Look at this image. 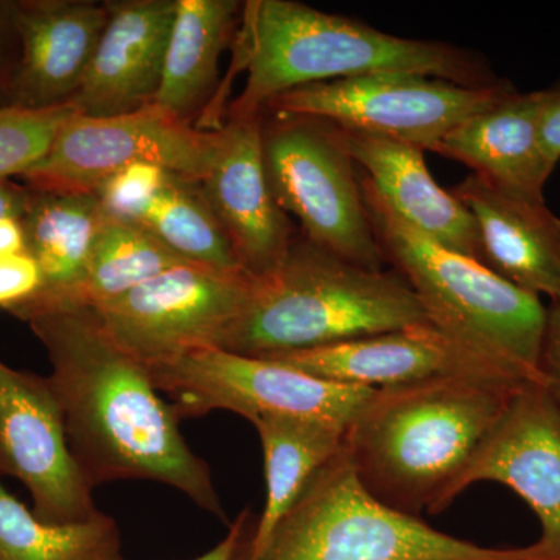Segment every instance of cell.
<instances>
[{"label": "cell", "instance_id": "1", "mask_svg": "<svg viewBox=\"0 0 560 560\" xmlns=\"http://www.w3.org/2000/svg\"><path fill=\"white\" fill-rule=\"evenodd\" d=\"M13 316L31 326L49 355L70 451L92 488L162 482L226 518L209 466L180 434L175 408L154 388L149 370L110 340L90 311L33 308Z\"/></svg>", "mask_w": 560, "mask_h": 560}, {"label": "cell", "instance_id": "2", "mask_svg": "<svg viewBox=\"0 0 560 560\" xmlns=\"http://www.w3.org/2000/svg\"><path fill=\"white\" fill-rule=\"evenodd\" d=\"M523 385L445 377L375 389L346 430L361 485L416 517L447 510L460 475Z\"/></svg>", "mask_w": 560, "mask_h": 560}, {"label": "cell", "instance_id": "3", "mask_svg": "<svg viewBox=\"0 0 560 560\" xmlns=\"http://www.w3.org/2000/svg\"><path fill=\"white\" fill-rule=\"evenodd\" d=\"M241 21L237 68L246 81L231 119L261 116L272 98L296 88L375 73H415L471 88L501 81L469 49L400 38L301 2L250 0Z\"/></svg>", "mask_w": 560, "mask_h": 560}, {"label": "cell", "instance_id": "4", "mask_svg": "<svg viewBox=\"0 0 560 560\" xmlns=\"http://www.w3.org/2000/svg\"><path fill=\"white\" fill-rule=\"evenodd\" d=\"M420 323L429 316L399 272L360 267L296 234L278 270L256 279L220 349L276 359Z\"/></svg>", "mask_w": 560, "mask_h": 560}, {"label": "cell", "instance_id": "5", "mask_svg": "<svg viewBox=\"0 0 560 560\" xmlns=\"http://www.w3.org/2000/svg\"><path fill=\"white\" fill-rule=\"evenodd\" d=\"M359 180L383 259L407 280L430 323L523 381L540 383L547 316L540 298L420 234L389 208L360 168Z\"/></svg>", "mask_w": 560, "mask_h": 560}, {"label": "cell", "instance_id": "6", "mask_svg": "<svg viewBox=\"0 0 560 560\" xmlns=\"http://www.w3.org/2000/svg\"><path fill=\"white\" fill-rule=\"evenodd\" d=\"M246 550V548H245ZM242 560H551L536 544L486 548L393 510L361 485L345 445Z\"/></svg>", "mask_w": 560, "mask_h": 560}, {"label": "cell", "instance_id": "7", "mask_svg": "<svg viewBox=\"0 0 560 560\" xmlns=\"http://www.w3.org/2000/svg\"><path fill=\"white\" fill-rule=\"evenodd\" d=\"M261 147L272 195L301 221L302 235L341 259L385 270L341 128L318 117L271 114L261 125Z\"/></svg>", "mask_w": 560, "mask_h": 560}, {"label": "cell", "instance_id": "8", "mask_svg": "<svg viewBox=\"0 0 560 560\" xmlns=\"http://www.w3.org/2000/svg\"><path fill=\"white\" fill-rule=\"evenodd\" d=\"M154 388L167 394L180 418L231 411L248 419L296 418L348 430L375 389L315 377L278 360L195 349L147 368Z\"/></svg>", "mask_w": 560, "mask_h": 560}, {"label": "cell", "instance_id": "9", "mask_svg": "<svg viewBox=\"0 0 560 560\" xmlns=\"http://www.w3.org/2000/svg\"><path fill=\"white\" fill-rule=\"evenodd\" d=\"M515 91L508 80L471 88L415 73H375L296 88L272 98L265 110L318 117L345 130L433 151L460 121Z\"/></svg>", "mask_w": 560, "mask_h": 560}, {"label": "cell", "instance_id": "10", "mask_svg": "<svg viewBox=\"0 0 560 560\" xmlns=\"http://www.w3.org/2000/svg\"><path fill=\"white\" fill-rule=\"evenodd\" d=\"M220 128L191 127L154 103L121 116L75 113L43 160L20 179L33 190L94 194L114 173L147 162L201 183L215 160Z\"/></svg>", "mask_w": 560, "mask_h": 560}, {"label": "cell", "instance_id": "11", "mask_svg": "<svg viewBox=\"0 0 560 560\" xmlns=\"http://www.w3.org/2000/svg\"><path fill=\"white\" fill-rule=\"evenodd\" d=\"M254 285L246 272L186 261L90 312L110 340L151 368L221 348Z\"/></svg>", "mask_w": 560, "mask_h": 560}, {"label": "cell", "instance_id": "12", "mask_svg": "<svg viewBox=\"0 0 560 560\" xmlns=\"http://www.w3.org/2000/svg\"><path fill=\"white\" fill-rule=\"evenodd\" d=\"M0 475L31 492L39 521L66 525L102 514L73 458L65 415L49 377L0 361Z\"/></svg>", "mask_w": 560, "mask_h": 560}, {"label": "cell", "instance_id": "13", "mask_svg": "<svg viewBox=\"0 0 560 560\" xmlns=\"http://www.w3.org/2000/svg\"><path fill=\"white\" fill-rule=\"evenodd\" d=\"M481 481L500 482L525 500L540 522L537 547L560 560V407L540 383L515 390L453 497Z\"/></svg>", "mask_w": 560, "mask_h": 560}, {"label": "cell", "instance_id": "14", "mask_svg": "<svg viewBox=\"0 0 560 560\" xmlns=\"http://www.w3.org/2000/svg\"><path fill=\"white\" fill-rule=\"evenodd\" d=\"M271 360L324 381L371 389L396 388L445 377L528 383L431 323L412 324Z\"/></svg>", "mask_w": 560, "mask_h": 560}, {"label": "cell", "instance_id": "15", "mask_svg": "<svg viewBox=\"0 0 560 560\" xmlns=\"http://www.w3.org/2000/svg\"><path fill=\"white\" fill-rule=\"evenodd\" d=\"M261 125L264 114L223 125L215 160L200 183L238 265L253 279L278 270L296 237L289 215L272 195Z\"/></svg>", "mask_w": 560, "mask_h": 560}, {"label": "cell", "instance_id": "16", "mask_svg": "<svg viewBox=\"0 0 560 560\" xmlns=\"http://www.w3.org/2000/svg\"><path fill=\"white\" fill-rule=\"evenodd\" d=\"M106 22V3L14 2L20 60L10 88V108L40 110L69 105L83 84Z\"/></svg>", "mask_w": 560, "mask_h": 560}, {"label": "cell", "instance_id": "17", "mask_svg": "<svg viewBox=\"0 0 560 560\" xmlns=\"http://www.w3.org/2000/svg\"><path fill=\"white\" fill-rule=\"evenodd\" d=\"M105 3L108 22L83 84L69 103L80 116H121L153 105L178 9V0Z\"/></svg>", "mask_w": 560, "mask_h": 560}, {"label": "cell", "instance_id": "18", "mask_svg": "<svg viewBox=\"0 0 560 560\" xmlns=\"http://www.w3.org/2000/svg\"><path fill=\"white\" fill-rule=\"evenodd\" d=\"M452 194L474 217L482 265L526 293L560 301V219L545 198L501 189L475 173Z\"/></svg>", "mask_w": 560, "mask_h": 560}, {"label": "cell", "instance_id": "19", "mask_svg": "<svg viewBox=\"0 0 560 560\" xmlns=\"http://www.w3.org/2000/svg\"><path fill=\"white\" fill-rule=\"evenodd\" d=\"M341 130L357 167L401 220L445 248L480 261L474 217L430 175L422 150L381 136Z\"/></svg>", "mask_w": 560, "mask_h": 560}, {"label": "cell", "instance_id": "20", "mask_svg": "<svg viewBox=\"0 0 560 560\" xmlns=\"http://www.w3.org/2000/svg\"><path fill=\"white\" fill-rule=\"evenodd\" d=\"M544 91H515L490 108L453 128L434 147V153L463 162L475 175L501 189L544 198V187L555 167L545 158L539 138Z\"/></svg>", "mask_w": 560, "mask_h": 560}, {"label": "cell", "instance_id": "21", "mask_svg": "<svg viewBox=\"0 0 560 560\" xmlns=\"http://www.w3.org/2000/svg\"><path fill=\"white\" fill-rule=\"evenodd\" d=\"M242 11L237 0H178L154 105L190 124L219 83L220 57Z\"/></svg>", "mask_w": 560, "mask_h": 560}, {"label": "cell", "instance_id": "22", "mask_svg": "<svg viewBox=\"0 0 560 560\" xmlns=\"http://www.w3.org/2000/svg\"><path fill=\"white\" fill-rule=\"evenodd\" d=\"M31 190L22 223L43 285L20 307L57 304L79 287L105 220L94 194Z\"/></svg>", "mask_w": 560, "mask_h": 560}, {"label": "cell", "instance_id": "23", "mask_svg": "<svg viewBox=\"0 0 560 560\" xmlns=\"http://www.w3.org/2000/svg\"><path fill=\"white\" fill-rule=\"evenodd\" d=\"M264 451L267 501L246 552L259 550L305 485L341 451L346 429L296 418L254 420Z\"/></svg>", "mask_w": 560, "mask_h": 560}, {"label": "cell", "instance_id": "24", "mask_svg": "<svg viewBox=\"0 0 560 560\" xmlns=\"http://www.w3.org/2000/svg\"><path fill=\"white\" fill-rule=\"evenodd\" d=\"M186 261L142 224L125 223L105 217L79 287L57 304L18 307L10 313L13 315L33 308L94 311L106 302L124 296L140 283Z\"/></svg>", "mask_w": 560, "mask_h": 560}, {"label": "cell", "instance_id": "25", "mask_svg": "<svg viewBox=\"0 0 560 560\" xmlns=\"http://www.w3.org/2000/svg\"><path fill=\"white\" fill-rule=\"evenodd\" d=\"M0 560H124L120 530L109 515L55 525L0 482Z\"/></svg>", "mask_w": 560, "mask_h": 560}, {"label": "cell", "instance_id": "26", "mask_svg": "<svg viewBox=\"0 0 560 560\" xmlns=\"http://www.w3.org/2000/svg\"><path fill=\"white\" fill-rule=\"evenodd\" d=\"M140 224L184 260L245 272L197 180L171 173Z\"/></svg>", "mask_w": 560, "mask_h": 560}, {"label": "cell", "instance_id": "27", "mask_svg": "<svg viewBox=\"0 0 560 560\" xmlns=\"http://www.w3.org/2000/svg\"><path fill=\"white\" fill-rule=\"evenodd\" d=\"M75 110L0 108V179H20L49 151L55 136Z\"/></svg>", "mask_w": 560, "mask_h": 560}, {"label": "cell", "instance_id": "28", "mask_svg": "<svg viewBox=\"0 0 560 560\" xmlns=\"http://www.w3.org/2000/svg\"><path fill=\"white\" fill-rule=\"evenodd\" d=\"M168 176L160 165L138 162L103 180L94 195L106 219L140 224Z\"/></svg>", "mask_w": 560, "mask_h": 560}, {"label": "cell", "instance_id": "29", "mask_svg": "<svg viewBox=\"0 0 560 560\" xmlns=\"http://www.w3.org/2000/svg\"><path fill=\"white\" fill-rule=\"evenodd\" d=\"M43 285L38 261L28 250L0 256V311L11 312L31 300Z\"/></svg>", "mask_w": 560, "mask_h": 560}, {"label": "cell", "instance_id": "30", "mask_svg": "<svg viewBox=\"0 0 560 560\" xmlns=\"http://www.w3.org/2000/svg\"><path fill=\"white\" fill-rule=\"evenodd\" d=\"M539 372L541 386L560 407V301H551L547 307Z\"/></svg>", "mask_w": 560, "mask_h": 560}, {"label": "cell", "instance_id": "31", "mask_svg": "<svg viewBox=\"0 0 560 560\" xmlns=\"http://www.w3.org/2000/svg\"><path fill=\"white\" fill-rule=\"evenodd\" d=\"M20 60V38L14 24V2L0 0V108H9V95Z\"/></svg>", "mask_w": 560, "mask_h": 560}, {"label": "cell", "instance_id": "32", "mask_svg": "<svg viewBox=\"0 0 560 560\" xmlns=\"http://www.w3.org/2000/svg\"><path fill=\"white\" fill-rule=\"evenodd\" d=\"M539 138L545 158L556 168L560 161V90L544 91L539 117Z\"/></svg>", "mask_w": 560, "mask_h": 560}, {"label": "cell", "instance_id": "33", "mask_svg": "<svg viewBox=\"0 0 560 560\" xmlns=\"http://www.w3.org/2000/svg\"><path fill=\"white\" fill-rule=\"evenodd\" d=\"M249 512L245 511L231 525L230 533L215 548L194 560H242L246 545L245 537L248 534Z\"/></svg>", "mask_w": 560, "mask_h": 560}, {"label": "cell", "instance_id": "34", "mask_svg": "<svg viewBox=\"0 0 560 560\" xmlns=\"http://www.w3.org/2000/svg\"><path fill=\"white\" fill-rule=\"evenodd\" d=\"M31 194V187L25 184L13 179H0V217L24 219Z\"/></svg>", "mask_w": 560, "mask_h": 560}, {"label": "cell", "instance_id": "35", "mask_svg": "<svg viewBox=\"0 0 560 560\" xmlns=\"http://www.w3.org/2000/svg\"><path fill=\"white\" fill-rule=\"evenodd\" d=\"M27 250L24 223L18 217H0V256Z\"/></svg>", "mask_w": 560, "mask_h": 560}, {"label": "cell", "instance_id": "36", "mask_svg": "<svg viewBox=\"0 0 560 560\" xmlns=\"http://www.w3.org/2000/svg\"><path fill=\"white\" fill-rule=\"evenodd\" d=\"M552 90H560V79L556 81L555 86H552Z\"/></svg>", "mask_w": 560, "mask_h": 560}]
</instances>
